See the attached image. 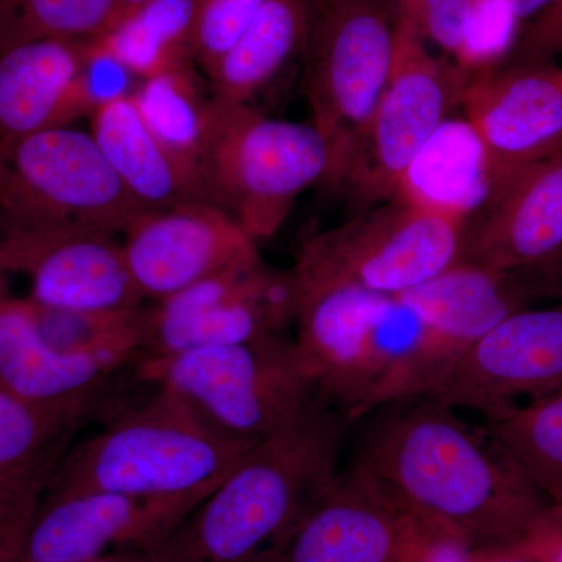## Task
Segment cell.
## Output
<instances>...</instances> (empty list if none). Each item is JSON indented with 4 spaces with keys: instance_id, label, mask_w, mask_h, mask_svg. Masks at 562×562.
<instances>
[{
    "instance_id": "cell-20",
    "label": "cell",
    "mask_w": 562,
    "mask_h": 562,
    "mask_svg": "<svg viewBox=\"0 0 562 562\" xmlns=\"http://www.w3.org/2000/svg\"><path fill=\"white\" fill-rule=\"evenodd\" d=\"M90 122L103 158L144 210L210 202L198 171L151 133L131 95L103 103Z\"/></svg>"
},
{
    "instance_id": "cell-24",
    "label": "cell",
    "mask_w": 562,
    "mask_h": 562,
    "mask_svg": "<svg viewBox=\"0 0 562 562\" xmlns=\"http://www.w3.org/2000/svg\"><path fill=\"white\" fill-rule=\"evenodd\" d=\"M195 0H151L90 43L138 80L194 65L191 54Z\"/></svg>"
},
{
    "instance_id": "cell-30",
    "label": "cell",
    "mask_w": 562,
    "mask_h": 562,
    "mask_svg": "<svg viewBox=\"0 0 562 562\" xmlns=\"http://www.w3.org/2000/svg\"><path fill=\"white\" fill-rule=\"evenodd\" d=\"M395 20L408 22L422 38L457 58L475 0H384Z\"/></svg>"
},
{
    "instance_id": "cell-35",
    "label": "cell",
    "mask_w": 562,
    "mask_h": 562,
    "mask_svg": "<svg viewBox=\"0 0 562 562\" xmlns=\"http://www.w3.org/2000/svg\"><path fill=\"white\" fill-rule=\"evenodd\" d=\"M517 273L522 277L532 299L553 297L562 301V254L542 268Z\"/></svg>"
},
{
    "instance_id": "cell-16",
    "label": "cell",
    "mask_w": 562,
    "mask_h": 562,
    "mask_svg": "<svg viewBox=\"0 0 562 562\" xmlns=\"http://www.w3.org/2000/svg\"><path fill=\"white\" fill-rule=\"evenodd\" d=\"M122 236L132 280L151 302L216 273L262 261L257 241L227 211L210 202L144 211Z\"/></svg>"
},
{
    "instance_id": "cell-27",
    "label": "cell",
    "mask_w": 562,
    "mask_h": 562,
    "mask_svg": "<svg viewBox=\"0 0 562 562\" xmlns=\"http://www.w3.org/2000/svg\"><path fill=\"white\" fill-rule=\"evenodd\" d=\"M116 20L117 0H0V52L36 40L92 43Z\"/></svg>"
},
{
    "instance_id": "cell-15",
    "label": "cell",
    "mask_w": 562,
    "mask_h": 562,
    "mask_svg": "<svg viewBox=\"0 0 562 562\" xmlns=\"http://www.w3.org/2000/svg\"><path fill=\"white\" fill-rule=\"evenodd\" d=\"M461 105L487 190L562 150V68L501 63L471 70Z\"/></svg>"
},
{
    "instance_id": "cell-39",
    "label": "cell",
    "mask_w": 562,
    "mask_h": 562,
    "mask_svg": "<svg viewBox=\"0 0 562 562\" xmlns=\"http://www.w3.org/2000/svg\"><path fill=\"white\" fill-rule=\"evenodd\" d=\"M552 0H512L514 13L517 20L524 21L536 16L539 11L546 9Z\"/></svg>"
},
{
    "instance_id": "cell-23",
    "label": "cell",
    "mask_w": 562,
    "mask_h": 562,
    "mask_svg": "<svg viewBox=\"0 0 562 562\" xmlns=\"http://www.w3.org/2000/svg\"><path fill=\"white\" fill-rule=\"evenodd\" d=\"M103 402L41 405L0 387V486H13L57 464L72 436L101 412Z\"/></svg>"
},
{
    "instance_id": "cell-33",
    "label": "cell",
    "mask_w": 562,
    "mask_h": 562,
    "mask_svg": "<svg viewBox=\"0 0 562 562\" xmlns=\"http://www.w3.org/2000/svg\"><path fill=\"white\" fill-rule=\"evenodd\" d=\"M517 36L509 65H552L562 55V0H552Z\"/></svg>"
},
{
    "instance_id": "cell-12",
    "label": "cell",
    "mask_w": 562,
    "mask_h": 562,
    "mask_svg": "<svg viewBox=\"0 0 562 562\" xmlns=\"http://www.w3.org/2000/svg\"><path fill=\"white\" fill-rule=\"evenodd\" d=\"M447 538L344 471L261 562H417Z\"/></svg>"
},
{
    "instance_id": "cell-29",
    "label": "cell",
    "mask_w": 562,
    "mask_h": 562,
    "mask_svg": "<svg viewBox=\"0 0 562 562\" xmlns=\"http://www.w3.org/2000/svg\"><path fill=\"white\" fill-rule=\"evenodd\" d=\"M519 22L512 0H475L454 60L468 70L501 65L516 44Z\"/></svg>"
},
{
    "instance_id": "cell-34",
    "label": "cell",
    "mask_w": 562,
    "mask_h": 562,
    "mask_svg": "<svg viewBox=\"0 0 562 562\" xmlns=\"http://www.w3.org/2000/svg\"><path fill=\"white\" fill-rule=\"evenodd\" d=\"M509 550L530 562H562V502L549 503Z\"/></svg>"
},
{
    "instance_id": "cell-7",
    "label": "cell",
    "mask_w": 562,
    "mask_h": 562,
    "mask_svg": "<svg viewBox=\"0 0 562 562\" xmlns=\"http://www.w3.org/2000/svg\"><path fill=\"white\" fill-rule=\"evenodd\" d=\"M303 87L338 187L355 140L390 80L397 20L384 0H306Z\"/></svg>"
},
{
    "instance_id": "cell-11",
    "label": "cell",
    "mask_w": 562,
    "mask_h": 562,
    "mask_svg": "<svg viewBox=\"0 0 562 562\" xmlns=\"http://www.w3.org/2000/svg\"><path fill=\"white\" fill-rule=\"evenodd\" d=\"M0 271L29 283L44 308L114 312L143 306L122 244L106 233L0 217Z\"/></svg>"
},
{
    "instance_id": "cell-4",
    "label": "cell",
    "mask_w": 562,
    "mask_h": 562,
    "mask_svg": "<svg viewBox=\"0 0 562 562\" xmlns=\"http://www.w3.org/2000/svg\"><path fill=\"white\" fill-rule=\"evenodd\" d=\"M198 171L210 202L258 241L280 231L302 192L328 183L331 154L313 124L211 95Z\"/></svg>"
},
{
    "instance_id": "cell-28",
    "label": "cell",
    "mask_w": 562,
    "mask_h": 562,
    "mask_svg": "<svg viewBox=\"0 0 562 562\" xmlns=\"http://www.w3.org/2000/svg\"><path fill=\"white\" fill-rule=\"evenodd\" d=\"M268 0H195L191 54L209 76Z\"/></svg>"
},
{
    "instance_id": "cell-41",
    "label": "cell",
    "mask_w": 562,
    "mask_h": 562,
    "mask_svg": "<svg viewBox=\"0 0 562 562\" xmlns=\"http://www.w3.org/2000/svg\"><path fill=\"white\" fill-rule=\"evenodd\" d=\"M41 469H43V468H41ZM38 471H40V469H38ZM29 476H31V475H29ZM24 480H22V482H24ZM20 483L13 484V486H0V501H2V498L5 497V495L9 494V492L11 490H13L14 486H18V484H20Z\"/></svg>"
},
{
    "instance_id": "cell-17",
    "label": "cell",
    "mask_w": 562,
    "mask_h": 562,
    "mask_svg": "<svg viewBox=\"0 0 562 562\" xmlns=\"http://www.w3.org/2000/svg\"><path fill=\"white\" fill-rule=\"evenodd\" d=\"M397 297L425 325L420 347L403 379L402 401L435 390L473 344L535 301L516 273L469 262H458Z\"/></svg>"
},
{
    "instance_id": "cell-10",
    "label": "cell",
    "mask_w": 562,
    "mask_h": 562,
    "mask_svg": "<svg viewBox=\"0 0 562 562\" xmlns=\"http://www.w3.org/2000/svg\"><path fill=\"white\" fill-rule=\"evenodd\" d=\"M297 284L291 269L265 261L228 269L146 306L143 357H169L281 335L294 325Z\"/></svg>"
},
{
    "instance_id": "cell-26",
    "label": "cell",
    "mask_w": 562,
    "mask_h": 562,
    "mask_svg": "<svg viewBox=\"0 0 562 562\" xmlns=\"http://www.w3.org/2000/svg\"><path fill=\"white\" fill-rule=\"evenodd\" d=\"M131 98L151 133L176 157L198 171L210 98H203L194 65L139 80Z\"/></svg>"
},
{
    "instance_id": "cell-6",
    "label": "cell",
    "mask_w": 562,
    "mask_h": 562,
    "mask_svg": "<svg viewBox=\"0 0 562 562\" xmlns=\"http://www.w3.org/2000/svg\"><path fill=\"white\" fill-rule=\"evenodd\" d=\"M471 70L438 57L408 22L397 21L390 80L355 140L338 187L360 211L391 201L420 155L461 105Z\"/></svg>"
},
{
    "instance_id": "cell-14",
    "label": "cell",
    "mask_w": 562,
    "mask_h": 562,
    "mask_svg": "<svg viewBox=\"0 0 562 562\" xmlns=\"http://www.w3.org/2000/svg\"><path fill=\"white\" fill-rule=\"evenodd\" d=\"M210 494L135 497L44 487L22 562H91L122 550L154 552Z\"/></svg>"
},
{
    "instance_id": "cell-36",
    "label": "cell",
    "mask_w": 562,
    "mask_h": 562,
    "mask_svg": "<svg viewBox=\"0 0 562 562\" xmlns=\"http://www.w3.org/2000/svg\"><path fill=\"white\" fill-rule=\"evenodd\" d=\"M471 550L465 543L447 538L431 547L430 552L417 562H468Z\"/></svg>"
},
{
    "instance_id": "cell-40",
    "label": "cell",
    "mask_w": 562,
    "mask_h": 562,
    "mask_svg": "<svg viewBox=\"0 0 562 562\" xmlns=\"http://www.w3.org/2000/svg\"><path fill=\"white\" fill-rule=\"evenodd\" d=\"M151 0H117V20L120 22L122 18L128 16L133 11L140 9Z\"/></svg>"
},
{
    "instance_id": "cell-21",
    "label": "cell",
    "mask_w": 562,
    "mask_h": 562,
    "mask_svg": "<svg viewBox=\"0 0 562 562\" xmlns=\"http://www.w3.org/2000/svg\"><path fill=\"white\" fill-rule=\"evenodd\" d=\"M90 43L36 40L0 52V138L68 125L74 87Z\"/></svg>"
},
{
    "instance_id": "cell-3",
    "label": "cell",
    "mask_w": 562,
    "mask_h": 562,
    "mask_svg": "<svg viewBox=\"0 0 562 562\" xmlns=\"http://www.w3.org/2000/svg\"><path fill=\"white\" fill-rule=\"evenodd\" d=\"M260 441L220 430L179 395L157 387L147 401L113 409L101 431L66 450L46 490L206 495Z\"/></svg>"
},
{
    "instance_id": "cell-22",
    "label": "cell",
    "mask_w": 562,
    "mask_h": 562,
    "mask_svg": "<svg viewBox=\"0 0 562 562\" xmlns=\"http://www.w3.org/2000/svg\"><path fill=\"white\" fill-rule=\"evenodd\" d=\"M308 31L306 0H268L246 32L209 74L211 95L251 103L303 50Z\"/></svg>"
},
{
    "instance_id": "cell-25",
    "label": "cell",
    "mask_w": 562,
    "mask_h": 562,
    "mask_svg": "<svg viewBox=\"0 0 562 562\" xmlns=\"http://www.w3.org/2000/svg\"><path fill=\"white\" fill-rule=\"evenodd\" d=\"M484 430L547 501L562 502V391L487 420Z\"/></svg>"
},
{
    "instance_id": "cell-32",
    "label": "cell",
    "mask_w": 562,
    "mask_h": 562,
    "mask_svg": "<svg viewBox=\"0 0 562 562\" xmlns=\"http://www.w3.org/2000/svg\"><path fill=\"white\" fill-rule=\"evenodd\" d=\"M57 464L33 472L0 501V562H22L29 525Z\"/></svg>"
},
{
    "instance_id": "cell-2",
    "label": "cell",
    "mask_w": 562,
    "mask_h": 562,
    "mask_svg": "<svg viewBox=\"0 0 562 562\" xmlns=\"http://www.w3.org/2000/svg\"><path fill=\"white\" fill-rule=\"evenodd\" d=\"M346 414L324 402L261 439L157 550L158 562H261L339 473Z\"/></svg>"
},
{
    "instance_id": "cell-1",
    "label": "cell",
    "mask_w": 562,
    "mask_h": 562,
    "mask_svg": "<svg viewBox=\"0 0 562 562\" xmlns=\"http://www.w3.org/2000/svg\"><path fill=\"white\" fill-rule=\"evenodd\" d=\"M454 412L428 397L379 406L347 471L471 549L506 546L550 502Z\"/></svg>"
},
{
    "instance_id": "cell-13",
    "label": "cell",
    "mask_w": 562,
    "mask_h": 562,
    "mask_svg": "<svg viewBox=\"0 0 562 562\" xmlns=\"http://www.w3.org/2000/svg\"><path fill=\"white\" fill-rule=\"evenodd\" d=\"M562 391V301L509 314L424 397L497 420Z\"/></svg>"
},
{
    "instance_id": "cell-5",
    "label": "cell",
    "mask_w": 562,
    "mask_h": 562,
    "mask_svg": "<svg viewBox=\"0 0 562 562\" xmlns=\"http://www.w3.org/2000/svg\"><path fill=\"white\" fill-rule=\"evenodd\" d=\"M135 375L172 391L220 430L257 441L291 427L327 402L286 333L235 346L140 358Z\"/></svg>"
},
{
    "instance_id": "cell-37",
    "label": "cell",
    "mask_w": 562,
    "mask_h": 562,
    "mask_svg": "<svg viewBox=\"0 0 562 562\" xmlns=\"http://www.w3.org/2000/svg\"><path fill=\"white\" fill-rule=\"evenodd\" d=\"M468 562H530L505 546L479 547L469 552Z\"/></svg>"
},
{
    "instance_id": "cell-31",
    "label": "cell",
    "mask_w": 562,
    "mask_h": 562,
    "mask_svg": "<svg viewBox=\"0 0 562 562\" xmlns=\"http://www.w3.org/2000/svg\"><path fill=\"white\" fill-rule=\"evenodd\" d=\"M133 80L138 79L120 61L90 49L70 98L68 125L81 117H90L103 103L132 95L136 88L132 87Z\"/></svg>"
},
{
    "instance_id": "cell-9",
    "label": "cell",
    "mask_w": 562,
    "mask_h": 562,
    "mask_svg": "<svg viewBox=\"0 0 562 562\" xmlns=\"http://www.w3.org/2000/svg\"><path fill=\"white\" fill-rule=\"evenodd\" d=\"M90 132L72 125L0 138V217L124 235L144 213Z\"/></svg>"
},
{
    "instance_id": "cell-38",
    "label": "cell",
    "mask_w": 562,
    "mask_h": 562,
    "mask_svg": "<svg viewBox=\"0 0 562 562\" xmlns=\"http://www.w3.org/2000/svg\"><path fill=\"white\" fill-rule=\"evenodd\" d=\"M157 550L149 552V550H122V552H114L105 554L91 562H158Z\"/></svg>"
},
{
    "instance_id": "cell-19",
    "label": "cell",
    "mask_w": 562,
    "mask_h": 562,
    "mask_svg": "<svg viewBox=\"0 0 562 562\" xmlns=\"http://www.w3.org/2000/svg\"><path fill=\"white\" fill-rule=\"evenodd\" d=\"M117 371L61 355L41 331L32 303L0 271V387L41 405L105 401Z\"/></svg>"
},
{
    "instance_id": "cell-8",
    "label": "cell",
    "mask_w": 562,
    "mask_h": 562,
    "mask_svg": "<svg viewBox=\"0 0 562 562\" xmlns=\"http://www.w3.org/2000/svg\"><path fill=\"white\" fill-rule=\"evenodd\" d=\"M468 220L398 192L306 239L292 268L392 297L461 261Z\"/></svg>"
},
{
    "instance_id": "cell-18",
    "label": "cell",
    "mask_w": 562,
    "mask_h": 562,
    "mask_svg": "<svg viewBox=\"0 0 562 562\" xmlns=\"http://www.w3.org/2000/svg\"><path fill=\"white\" fill-rule=\"evenodd\" d=\"M562 254V150L492 187L469 216L460 262L532 271Z\"/></svg>"
}]
</instances>
